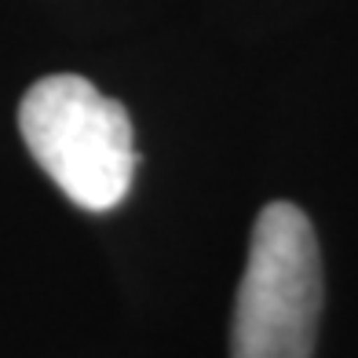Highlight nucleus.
<instances>
[{
  "label": "nucleus",
  "mask_w": 358,
  "mask_h": 358,
  "mask_svg": "<svg viewBox=\"0 0 358 358\" xmlns=\"http://www.w3.org/2000/svg\"><path fill=\"white\" fill-rule=\"evenodd\" d=\"M19 132L55 187L88 213L124 201L136 176L132 121L117 99L77 73L37 80L19 106Z\"/></svg>",
  "instance_id": "1"
},
{
  "label": "nucleus",
  "mask_w": 358,
  "mask_h": 358,
  "mask_svg": "<svg viewBox=\"0 0 358 358\" xmlns=\"http://www.w3.org/2000/svg\"><path fill=\"white\" fill-rule=\"evenodd\" d=\"M322 315V259L315 227L296 205L259 213L241 274L231 358H311Z\"/></svg>",
  "instance_id": "2"
}]
</instances>
